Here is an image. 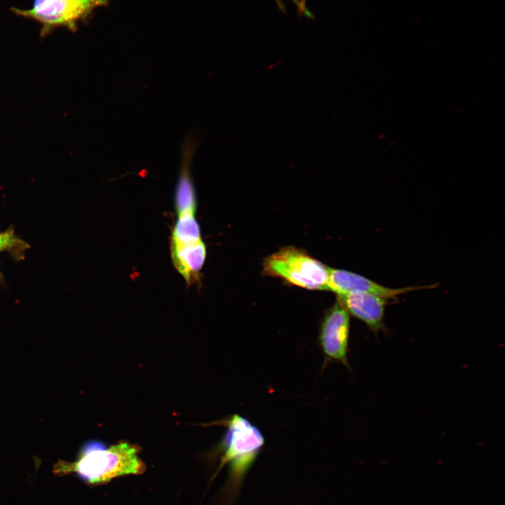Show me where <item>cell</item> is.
Wrapping results in <instances>:
<instances>
[{
    "instance_id": "obj_4",
    "label": "cell",
    "mask_w": 505,
    "mask_h": 505,
    "mask_svg": "<svg viewBox=\"0 0 505 505\" xmlns=\"http://www.w3.org/2000/svg\"><path fill=\"white\" fill-rule=\"evenodd\" d=\"M265 275L278 277L296 286L309 290H327L328 267L304 250L293 246L281 248L267 257Z\"/></svg>"
},
{
    "instance_id": "obj_10",
    "label": "cell",
    "mask_w": 505,
    "mask_h": 505,
    "mask_svg": "<svg viewBox=\"0 0 505 505\" xmlns=\"http://www.w3.org/2000/svg\"><path fill=\"white\" fill-rule=\"evenodd\" d=\"M292 2L297 10L298 13L300 15H303L306 18H312L313 15L307 7L306 0H289ZM277 5L281 9H283L284 6L283 4V0H276Z\"/></svg>"
},
{
    "instance_id": "obj_3",
    "label": "cell",
    "mask_w": 505,
    "mask_h": 505,
    "mask_svg": "<svg viewBox=\"0 0 505 505\" xmlns=\"http://www.w3.org/2000/svg\"><path fill=\"white\" fill-rule=\"evenodd\" d=\"M177 213L170 238V254L175 268L188 284L197 281L206 257L199 224L196 219L197 198L174 201Z\"/></svg>"
},
{
    "instance_id": "obj_9",
    "label": "cell",
    "mask_w": 505,
    "mask_h": 505,
    "mask_svg": "<svg viewBox=\"0 0 505 505\" xmlns=\"http://www.w3.org/2000/svg\"><path fill=\"white\" fill-rule=\"evenodd\" d=\"M20 243L21 241L15 236L12 230L0 233V252L15 248Z\"/></svg>"
},
{
    "instance_id": "obj_5",
    "label": "cell",
    "mask_w": 505,
    "mask_h": 505,
    "mask_svg": "<svg viewBox=\"0 0 505 505\" xmlns=\"http://www.w3.org/2000/svg\"><path fill=\"white\" fill-rule=\"evenodd\" d=\"M108 0H34L32 7L25 10L11 8L18 16L33 20L41 25L40 36H46L58 27L76 32L78 22H84Z\"/></svg>"
},
{
    "instance_id": "obj_2",
    "label": "cell",
    "mask_w": 505,
    "mask_h": 505,
    "mask_svg": "<svg viewBox=\"0 0 505 505\" xmlns=\"http://www.w3.org/2000/svg\"><path fill=\"white\" fill-rule=\"evenodd\" d=\"M222 422L227 430L220 447L219 468L228 466L224 496L227 505H231L264 445V438L260 429L242 415L234 414Z\"/></svg>"
},
{
    "instance_id": "obj_7",
    "label": "cell",
    "mask_w": 505,
    "mask_h": 505,
    "mask_svg": "<svg viewBox=\"0 0 505 505\" xmlns=\"http://www.w3.org/2000/svg\"><path fill=\"white\" fill-rule=\"evenodd\" d=\"M434 286L435 285H430L391 288L354 272L328 268L327 290H331L337 295L351 292H366L387 299H393L410 291L433 288Z\"/></svg>"
},
{
    "instance_id": "obj_8",
    "label": "cell",
    "mask_w": 505,
    "mask_h": 505,
    "mask_svg": "<svg viewBox=\"0 0 505 505\" xmlns=\"http://www.w3.org/2000/svg\"><path fill=\"white\" fill-rule=\"evenodd\" d=\"M337 300L349 314L365 323L376 336L379 331L387 332L384 325L387 298L366 292H351L337 295Z\"/></svg>"
},
{
    "instance_id": "obj_6",
    "label": "cell",
    "mask_w": 505,
    "mask_h": 505,
    "mask_svg": "<svg viewBox=\"0 0 505 505\" xmlns=\"http://www.w3.org/2000/svg\"><path fill=\"white\" fill-rule=\"evenodd\" d=\"M350 332V314L337 300L322 319L318 344L324 356L323 367L337 362L351 370L348 361Z\"/></svg>"
},
{
    "instance_id": "obj_1",
    "label": "cell",
    "mask_w": 505,
    "mask_h": 505,
    "mask_svg": "<svg viewBox=\"0 0 505 505\" xmlns=\"http://www.w3.org/2000/svg\"><path fill=\"white\" fill-rule=\"evenodd\" d=\"M139 452L137 445L125 441L107 447L90 440L83 445L74 462H60L55 471L61 475L72 473L89 485L102 484L117 477L144 473L145 464Z\"/></svg>"
}]
</instances>
